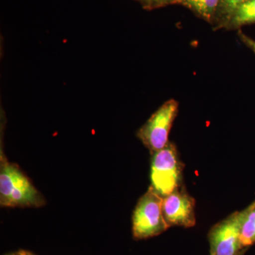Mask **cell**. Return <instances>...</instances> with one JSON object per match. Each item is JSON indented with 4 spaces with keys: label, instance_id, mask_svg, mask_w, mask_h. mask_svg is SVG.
Returning <instances> with one entry per match:
<instances>
[{
    "label": "cell",
    "instance_id": "obj_7",
    "mask_svg": "<svg viewBox=\"0 0 255 255\" xmlns=\"http://www.w3.org/2000/svg\"><path fill=\"white\" fill-rule=\"evenodd\" d=\"M0 158V204L6 207L15 184L23 173L17 164L6 159L1 148Z\"/></svg>",
    "mask_w": 255,
    "mask_h": 255
},
{
    "label": "cell",
    "instance_id": "obj_1",
    "mask_svg": "<svg viewBox=\"0 0 255 255\" xmlns=\"http://www.w3.org/2000/svg\"><path fill=\"white\" fill-rule=\"evenodd\" d=\"M182 163L177 147L172 142L152 155L150 166L151 185L162 198L181 187Z\"/></svg>",
    "mask_w": 255,
    "mask_h": 255
},
{
    "label": "cell",
    "instance_id": "obj_5",
    "mask_svg": "<svg viewBox=\"0 0 255 255\" xmlns=\"http://www.w3.org/2000/svg\"><path fill=\"white\" fill-rule=\"evenodd\" d=\"M196 201L181 187L163 198L162 212L167 225L191 228L195 226Z\"/></svg>",
    "mask_w": 255,
    "mask_h": 255
},
{
    "label": "cell",
    "instance_id": "obj_4",
    "mask_svg": "<svg viewBox=\"0 0 255 255\" xmlns=\"http://www.w3.org/2000/svg\"><path fill=\"white\" fill-rule=\"evenodd\" d=\"M208 238L211 255H243L245 248L241 239L238 212L216 223Z\"/></svg>",
    "mask_w": 255,
    "mask_h": 255
},
{
    "label": "cell",
    "instance_id": "obj_8",
    "mask_svg": "<svg viewBox=\"0 0 255 255\" xmlns=\"http://www.w3.org/2000/svg\"><path fill=\"white\" fill-rule=\"evenodd\" d=\"M241 239L244 248L255 243V202L244 211L238 212Z\"/></svg>",
    "mask_w": 255,
    "mask_h": 255
},
{
    "label": "cell",
    "instance_id": "obj_14",
    "mask_svg": "<svg viewBox=\"0 0 255 255\" xmlns=\"http://www.w3.org/2000/svg\"><path fill=\"white\" fill-rule=\"evenodd\" d=\"M18 253L19 255H36L31 253V252L26 251H18Z\"/></svg>",
    "mask_w": 255,
    "mask_h": 255
},
{
    "label": "cell",
    "instance_id": "obj_3",
    "mask_svg": "<svg viewBox=\"0 0 255 255\" xmlns=\"http://www.w3.org/2000/svg\"><path fill=\"white\" fill-rule=\"evenodd\" d=\"M179 112V103L169 100L152 114L137 132V137L150 151L151 155L168 144L171 128Z\"/></svg>",
    "mask_w": 255,
    "mask_h": 255
},
{
    "label": "cell",
    "instance_id": "obj_10",
    "mask_svg": "<svg viewBox=\"0 0 255 255\" xmlns=\"http://www.w3.org/2000/svg\"><path fill=\"white\" fill-rule=\"evenodd\" d=\"M221 0H182L181 4L212 24Z\"/></svg>",
    "mask_w": 255,
    "mask_h": 255
},
{
    "label": "cell",
    "instance_id": "obj_11",
    "mask_svg": "<svg viewBox=\"0 0 255 255\" xmlns=\"http://www.w3.org/2000/svg\"><path fill=\"white\" fill-rule=\"evenodd\" d=\"M247 0H221L212 23L214 30L226 28L233 12Z\"/></svg>",
    "mask_w": 255,
    "mask_h": 255
},
{
    "label": "cell",
    "instance_id": "obj_12",
    "mask_svg": "<svg viewBox=\"0 0 255 255\" xmlns=\"http://www.w3.org/2000/svg\"><path fill=\"white\" fill-rule=\"evenodd\" d=\"M142 7L145 9L152 10L163 7L167 5L180 4L182 0H137Z\"/></svg>",
    "mask_w": 255,
    "mask_h": 255
},
{
    "label": "cell",
    "instance_id": "obj_9",
    "mask_svg": "<svg viewBox=\"0 0 255 255\" xmlns=\"http://www.w3.org/2000/svg\"><path fill=\"white\" fill-rule=\"evenodd\" d=\"M251 23H255V0H247L233 12L226 29H239Z\"/></svg>",
    "mask_w": 255,
    "mask_h": 255
},
{
    "label": "cell",
    "instance_id": "obj_6",
    "mask_svg": "<svg viewBox=\"0 0 255 255\" xmlns=\"http://www.w3.org/2000/svg\"><path fill=\"white\" fill-rule=\"evenodd\" d=\"M44 204L39 191L23 174L13 188L6 207H39Z\"/></svg>",
    "mask_w": 255,
    "mask_h": 255
},
{
    "label": "cell",
    "instance_id": "obj_13",
    "mask_svg": "<svg viewBox=\"0 0 255 255\" xmlns=\"http://www.w3.org/2000/svg\"><path fill=\"white\" fill-rule=\"evenodd\" d=\"M238 36H239L241 41L244 43L248 48H251L255 53V41L251 38V37L247 36L241 30L238 32Z\"/></svg>",
    "mask_w": 255,
    "mask_h": 255
},
{
    "label": "cell",
    "instance_id": "obj_2",
    "mask_svg": "<svg viewBox=\"0 0 255 255\" xmlns=\"http://www.w3.org/2000/svg\"><path fill=\"white\" fill-rule=\"evenodd\" d=\"M163 198L150 187L140 198L132 214V235L146 239L164 233L169 228L162 212Z\"/></svg>",
    "mask_w": 255,
    "mask_h": 255
},
{
    "label": "cell",
    "instance_id": "obj_15",
    "mask_svg": "<svg viewBox=\"0 0 255 255\" xmlns=\"http://www.w3.org/2000/svg\"><path fill=\"white\" fill-rule=\"evenodd\" d=\"M6 255H18V253L17 252V253H10V254H7Z\"/></svg>",
    "mask_w": 255,
    "mask_h": 255
}]
</instances>
